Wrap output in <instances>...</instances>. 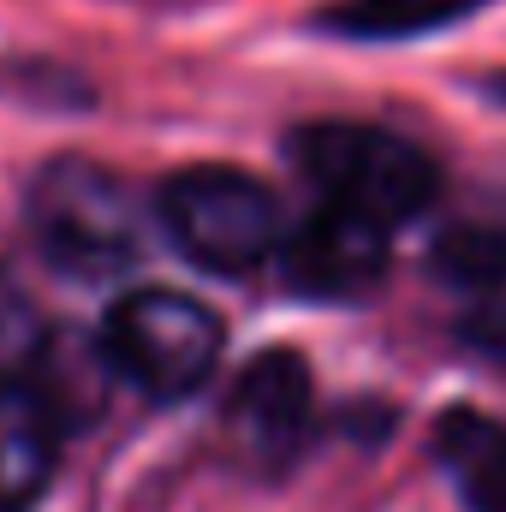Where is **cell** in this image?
Returning a JSON list of instances; mask_svg holds the SVG:
<instances>
[{
    "instance_id": "4",
    "label": "cell",
    "mask_w": 506,
    "mask_h": 512,
    "mask_svg": "<svg viewBox=\"0 0 506 512\" xmlns=\"http://www.w3.org/2000/svg\"><path fill=\"white\" fill-rule=\"evenodd\" d=\"M96 352L143 399L173 405V399H191L197 387L215 376V364L227 352V328L191 292L137 286L126 298H114V310L102 316Z\"/></svg>"
},
{
    "instance_id": "10",
    "label": "cell",
    "mask_w": 506,
    "mask_h": 512,
    "mask_svg": "<svg viewBox=\"0 0 506 512\" xmlns=\"http://www.w3.org/2000/svg\"><path fill=\"white\" fill-rule=\"evenodd\" d=\"M429 268L477 298H506V221H459L435 239Z\"/></svg>"
},
{
    "instance_id": "6",
    "label": "cell",
    "mask_w": 506,
    "mask_h": 512,
    "mask_svg": "<svg viewBox=\"0 0 506 512\" xmlns=\"http://www.w3.org/2000/svg\"><path fill=\"white\" fill-rule=\"evenodd\" d=\"M387 245H393L387 227L352 215V209L316 203L298 227H286L274 262H280V280H286L292 298L358 304V298H370L387 280Z\"/></svg>"
},
{
    "instance_id": "12",
    "label": "cell",
    "mask_w": 506,
    "mask_h": 512,
    "mask_svg": "<svg viewBox=\"0 0 506 512\" xmlns=\"http://www.w3.org/2000/svg\"><path fill=\"white\" fill-rule=\"evenodd\" d=\"M477 96H489V102H501V108H506V72H489V78H477Z\"/></svg>"
},
{
    "instance_id": "3",
    "label": "cell",
    "mask_w": 506,
    "mask_h": 512,
    "mask_svg": "<svg viewBox=\"0 0 506 512\" xmlns=\"http://www.w3.org/2000/svg\"><path fill=\"white\" fill-rule=\"evenodd\" d=\"M155 221L173 251L209 274H251L274 262L286 239L280 197L256 173L227 161H197L167 173L155 191Z\"/></svg>"
},
{
    "instance_id": "1",
    "label": "cell",
    "mask_w": 506,
    "mask_h": 512,
    "mask_svg": "<svg viewBox=\"0 0 506 512\" xmlns=\"http://www.w3.org/2000/svg\"><path fill=\"white\" fill-rule=\"evenodd\" d=\"M24 221L36 251L72 280L126 274L143 256V233H149V209L137 203V191L90 155L42 161L24 191Z\"/></svg>"
},
{
    "instance_id": "11",
    "label": "cell",
    "mask_w": 506,
    "mask_h": 512,
    "mask_svg": "<svg viewBox=\"0 0 506 512\" xmlns=\"http://www.w3.org/2000/svg\"><path fill=\"white\" fill-rule=\"evenodd\" d=\"M465 340L483 346V352H495V358H506V304H483V310L465 322Z\"/></svg>"
},
{
    "instance_id": "9",
    "label": "cell",
    "mask_w": 506,
    "mask_h": 512,
    "mask_svg": "<svg viewBox=\"0 0 506 512\" xmlns=\"http://www.w3.org/2000/svg\"><path fill=\"white\" fill-rule=\"evenodd\" d=\"M483 6H495V0H334L322 12H310V30H322L334 42H417V36L477 18Z\"/></svg>"
},
{
    "instance_id": "5",
    "label": "cell",
    "mask_w": 506,
    "mask_h": 512,
    "mask_svg": "<svg viewBox=\"0 0 506 512\" xmlns=\"http://www.w3.org/2000/svg\"><path fill=\"white\" fill-rule=\"evenodd\" d=\"M221 435L262 477L292 471L316 435V382H310L304 352L292 346L256 352L221 399Z\"/></svg>"
},
{
    "instance_id": "7",
    "label": "cell",
    "mask_w": 506,
    "mask_h": 512,
    "mask_svg": "<svg viewBox=\"0 0 506 512\" xmlns=\"http://www.w3.org/2000/svg\"><path fill=\"white\" fill-rule=\"evenodd\" d=\"M66 393L48 358L0 370V512H24L60 465Z\"/></svg>"
},
{
    "instance_id": "2",
    "label": "cell",
    "mask_w": 506,
    "mask_h": 512,
    "mask_svg": "<svg viewBox=\"0 0 506 512\" xmlns=\"http://www.w3.org/2000/svg\"><path fill=\"white\" fill-rule=\"evenodd\" d=\"M286 161L316 185V203L352 209L387 233L417 221L441 191V167L423 143L381 126H358V120L298 126L286 137Z\"/></svg>"
},
{
    "instance_id": "8",
    "label": "cell",
    "mask_w": 506,
    "mask_h": 512,
    "mask_svg": "<svg viewBox=\"0 0 506 512\" xmlns=\"http://www.w3.org/2000/svg\"><path fill=\"white\" fill-rule=\"evenodd\" d=\"M435 459L459 489L465 512H506V423L489 411L453 405L435 423Z\"/></svg>"
}]
</instances>
